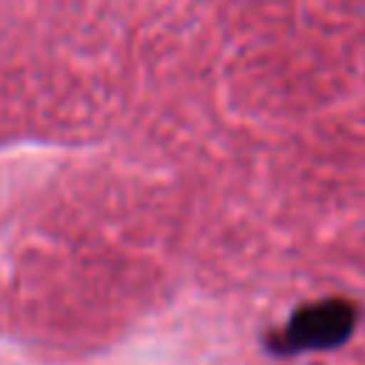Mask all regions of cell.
Wrapping results in <instances>:
<instances>
[{"label":"cell","mask_w":365,"mask_h":365,"mask_svg":"<svg viewBox=\"0 0 365 365\" xmlns=\"http://www.w3.org/2000/svg\"><path fill=\"white\" fill-rule=\"evenodd\" d=\"M356 317H359L356 305L342 297L302 305L299 311L291 314V319L279 331L268 336V351L285 356V354L336 348L351 336Z\"/></svg>","instance_id":"cell-1"}]
</instances>
